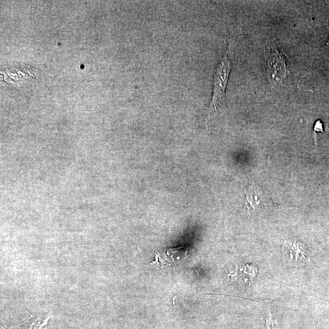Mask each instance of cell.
<instances>
[{
	"label": "cell",
	"mask_w": 329,
	"mask_h": 329,
	"mask_svg": "<svg viewBox=\"0 0 329 329\" xmlns=\"http://www.w3.org/2000/svg\"><path fill=\"white\" fill-rule=\"evenodd\" d=\"M232 68V54L230 46L220 58L214 72L212 98L205 118L207 125L210 124L212 118L218 112L220 108L226 105V89Z\"/></svg>",
	"instance_id": "obj_1"
},
{
	"label": "cell",
	"mask_w": 329,
	"mask_h": 329,
	"mask_svg": "<svg viewBox=\"0 0 329 329\" xmlns=\"http://www.w3.org/2000/svg\"><path fill=\"white\" fill-rule=\"evenodd\" d=\"M268 65L269 79L274 84L282 82L290 74L286 58L276 47H271Z\"/></svg>",
	"instance_id": "obj_2"
},
{
	"label": "cell",
	"mask_w": 329,
	"mask_h": 329,
	"mask_svg": "<svg viewBox=\"0 0 329 329\" xmlns=\"http://www.w3.org/2000/svg\"><path fill=\"white\" fill-rule=\"evenodd\" d=\"M246 194V205L248 210H258L268 206H277L268 195L264 193L262 188L256 184H252L244 190Z\"/></svg>",
	"instance_id": "obj_3"
},
{
	"label": "cell",
	"mask_w": 329,
	"mask_h": 329,
	"mask_svg": "<svg viewBox=\"0 0 329 329\" xmlns=\"http://www.w3.org/2000/svg\"><path fill=\"white\" fill-rule=\"evenodd\" d=\"M50 316L44 315L40 317H32V319L24 323L20 329H42L48 324Z\"/></svg>",
	"instance_id": "obj_4"
},
{
	"label": "cell",
	"mask_w": 329,
	"mask_h": 329,
	"mask_svg": "<svg viewBox=\"0 0 329 329\" xmlns=\"http://www.w3.org/2000/svg\"><path fill=\"white\" fill-rule=\"evenodd\" d=\"M284 246L288 248L292 252H294L296 256V260L299 258L300 256L305 258H308V253H306V250L300 242L296 240H286L284 242Z\"/></svg>",
	"instance_id": "obj_5"
},
{
	"label": "cell",
	"mask_w": 329,
	"mask_h": 329,
	"mask_svg": "<svg viewBox=\"0 0 329 329\" xmlns=\"http://www.w3.org/2000/svg\"><path fill=\"white\" fill-rule=\"evenodd\" d=\"M314 130L318 131L322 130V124H320V122H317L316 125H315Z\"/></svg>",
	"instance_id": "obj_6"
}]
</instances>
